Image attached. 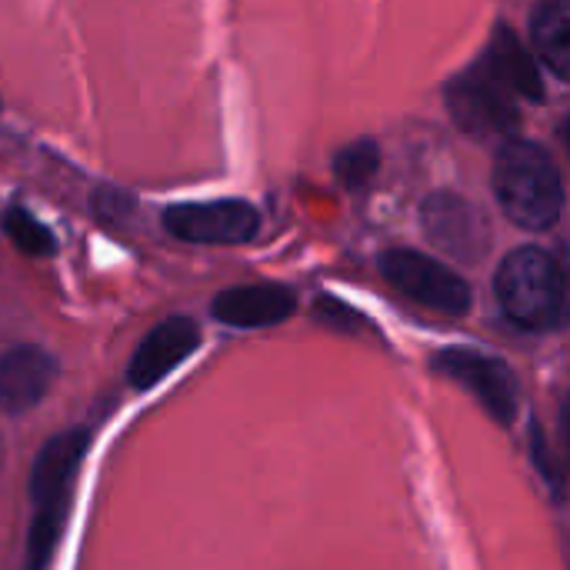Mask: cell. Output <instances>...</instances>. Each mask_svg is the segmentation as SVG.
<instances>
[{
  "mask_svg": "<svg viewBox=\"0 0 570 570\" xmlns=\"http://www.w3.org/2000/svg\"><path fill=\"white\" fill-rule=\"evenodd\" d=\"M377 167H381V147L371 137L354 140L334 154V177L347 190H364L377 177Z\"/></svg>",
  "mask_w": 570,
  "mask_h": 570,
  "instance_id": "15",
  "label": "cell"
},
{
  "mask_svg": "<svg viewBox=\"0 0 570 570\" xmlns=\"http://www.w3.org/2000/svg\"><path fill=\"white\" fill-rule=\"evenodd\" d=\"M531 451H534V464H538L541 478H544V481L551 484V491L561 498V491H564V478H561V468L551 461L548 441H544V434H541V428H538V424H531Z\"/></svg>",
  "mask_w": 570,
  "mask_h": 570,
  "instance_id": "18",
  "label": "cell"
},
{
  "mask_svg": "<svg viewBox=\"0 0 570 570\" xmlns=\"http://www.w3.org/2000/svg\"><path fill=\"white\" fill-rule=\"evenodd\" d=\"M474 67H481L494 83H501L518 100H531V104H541L544 100L541 67L531 57V50L521 43V37L504 20L494 27L491 40H488L484 53L474 60Z\"/></svg>",
  "mask_w": 570,
  "mask_h": 570,
  "instance_id": "11",
  "label": "cell"
},
{
  "mask_svg": "<svg viewBox=\"0 0 570 570\" xmlns=\"http://www.w3.org/2000/svg\"><path fill=\"white\" fill-rule=\"evenodd\" d=\"M297 294L281 284H250L220 291L210 304V314L227 327H274L294 317Z\"/></svg>",
  "mask_w": 570,
  "mask_h": 570,
  "instance_id": "12",
  "label": "cell"
},
{
  "mask_svg": "<svg viewBox=\"0 0 570 570\" xmlns=\"http://www.w3.org/2000/svg\"><path fill=\"white\" fill-rule=\"evenodd\" d=\"M421 227L438 250L461 264H481L494 244L484 207L451 190H438L421 204Z\"/></svg>",
  "mask_w": 570,
  "mask_h": 570,
  "instance_id": "7",
  "label": "cell"
},
{
  "mask_svg": "<svg viewBox=\"0 0 570 570\" xmlns=\"http://www.w3.org/2000/svg\"><path fill=\"white\" fill-rule=\"evenodd\" d=\"M0 461H3V444H0Z\"/></svg>",
  "mask_w": 570,
  "mask_h": 570,
  "instance_id": "19",
  "label": "cell"
},
{
  "mask_svg": "<svg viewBox=\"0 0 570 570\" xmlns=\"http://www.w3.org/2000/svg\"><path fill=\"white\" fill-rule=\"evenodd\" d=\"M444 104L454 124L474 140H504L521 127L518 97L494 83L481 67H471L448 80Z\"/></svg>",
  "mask_w": 570,
  "mask_h": 570,
  "instance_id": "5",
  "label": "cell"
},
{
  "mask_svg": "<svg viewBox=\"0 0 570 570\" xmlns=\"http://www.w3.org/2000/svg\"><path fill=\"white\" fill-rule=\"evenodd\" d=\"M90 207H94V217H97L100 224L114 227V224H124V220L134 214L137 200H134V194H127V190H117V187H97V190H94V197H90Z\"/></svg>",
  "mask_w": 570,
  "mask_h": 570,
  "instance_id": "16",
  "label": "cell"
},
{
  "mask_svg": "<svg viewBox=\"0 0 570 570\" xmlns=\"http://www.w3.org/2000/svg\"><path fill=\"white\" fill-rule=\"evenodd\" d=\"M434 371L468 387L474 401L501 424L511 428L521 404V384L511 364L498 354H484L474 347H444L434 354Z\"/></svg>",
  "mask_w": 570,
  "mask_h": 570,
  "instance_id": "6",
  "label": "cell"
},
{
  "mask_svg": "<svg viewBox=\"0 0 570 570\" xmlns=\"http://www.w3.org/2000/svg\"><path fill=\"white\" fill-rule=\"evenodd\" d=\"M87 448H90V431L70 428V431L53 434L33 458V468H30L33 521L27 534V568L30 570L47 568L53 561Z\"/></svg>",
  "mask_w": 570,
  "mask_h": 570,
  "instance_id": "1",
  "label": "cell"
},
{
  "mask_svg": "<svg viewBox=\"0 0 570 570\" xmlns=\"http://www.w3.org/2000/svg\"><path fill=\"white\" fill-rule=\"evenodd\" d=\"M60 364L37 344H17L0 354V407L7 414L33 411L53 387Z\"/></svg>",
  "mask_w": 570,
  "mask_h": 570,
  "instance_id": "10",
  "label": "cell"
},
{
  "mask_svg": "<svg viewBox=\"0 0 570 570\" xmlns=\"http://www.w3.org/2000/svg\"><path fill=\"white\" fill-rule=\"evenodd\" d=\"M531 40L541 53L544 67L554 77H568L570 67V3L568 0H541L531 17Z\"/></svg>",
  "mask_w": 570,
  "mask_h": 570,
  "instance_id": "13",
  "label": "cell"
},
{
  "mask_svg": "<svg viewBox=\"0 0 570 570\" xmlns=\"http://www.w3.org/2000/svg\"><path fill=\"white\" fill-rule=\"evenodd\" d=\"M381 274L404 297H411L438 314H448V317H464L474 304L471 284L458 271L444 267L441 261H434L421 250H407V247L384 250Z\"/></svg>",
  "mask_w": 570,
  "mask_h": 570,
  "instance_id": "4",
  "label": "cell"
},
{
  "mask_svg": "<svg viewBox=\"0 0 570 570\" xmlns=\"http://www.w3.org/2000/svg\"><path fill=\"white\" fill-rule=\"evenodd\" d=\"M164 230L184 244H247L261 230V214L237 197L204 204H170L164 210Z\"/></svg>",
  "mask_w": 570,
  "mask_h": 570,
  "instance_id": "8",
  "label": "cell"
},
{
  "mask_svg": "<svg viewBox=\"0 0 570 570\" xmlns=\"http://www.w3.org/2000/svg\"><path fill=\"white\" fill-rule=\"evenodd\" d=\"M3 234L17 244V250L30 254V257H53L57 254V237L47 224H40L27 207L10 204L0 217Z\"/></svg>",
  "mask_w": 570,
  "mask_h": 570,
  "instance_id": "14",
  "label": "cell"
},
{
  "mask_svg": "<svg viewBox=\"0 0 570 570\" xmlns=\"http://www.w3.org/2000/svg\"><path fill=\"white\" fill-rule=\"evenodd\" d=\"M200 344V327L197 321L174 314L167 321H160L134 351L130 367H127V381L137 391H150L157 387L174 367H180Z\"/></svg>",
  "mask_w": 570,
  "mask_h": 570,
  "instance_id": "9",
  "label": "cell"
},
{
  "mask_svg": "<svg viewBox=\"0 0 570 570\" xmlns=\"http://www.w3.org/2000/svg\"><path fill=\"white\" fill-rule=\"evenodd\" d=\"M494 291L504 317L531 334H551L564 324V267L544 247L511 250L498 267Z\"/></svg>",
  "mask_w": 570,
  "mask_h": 570,
  "instance_id": "3",
  "label": "cell"
},
{
  "mask_svg": "<svg viewBox=\"0 0 570 570\" xmlns=\"http://www.w3.org/2000/svg\"><path fill=\"white\" fill-rule=\"evenodd\" d=\"M314 321H321V324H327L331 331H341V334H357V327L364 324V317L354 307H347L344 301L327 297V294H321L314 301Z\"/></svg>",
  "mask_w": 570,
  "mask_h": 570,
  "instance_id": "17",
  "label": "cell"
},
{
  "mask_svg": "<svg viewBox=\"0 0 570 570\" xmlns=\"http://www.w3.org/2000/svg\"><path fill=\"white\" fill-rule=\"evenodd\" d=\"M494 197L524 230H548L564 214V180L551 154L521 137H504L494 157Z\"/></svg>",
  "mask_w": 570,
  "mask_h": 570,
  "instance_id": "2",
  "label": "cell"
}]
</instances>
